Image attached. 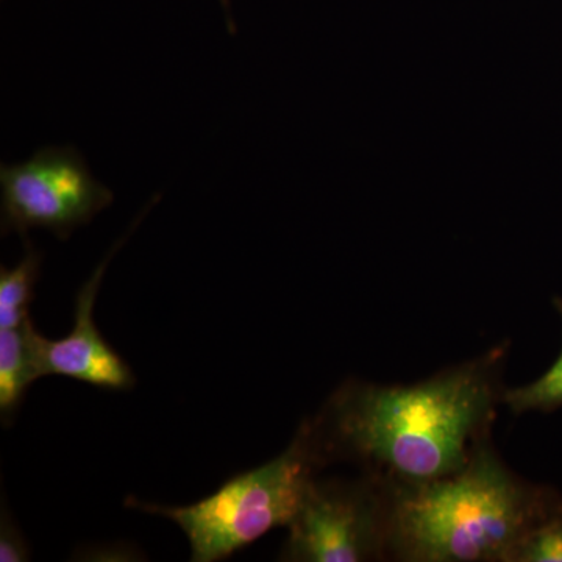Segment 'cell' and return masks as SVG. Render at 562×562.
<instances>
[{
    "label": "cell",
    "instance_id": "1",
    "mask_svg": "<svg viewBox=\"0 0 562 562\" xmlns=\"http://www.w3.org/2000/svg\"><path fill=\"white\" fill-rule=\"evenodd\" d=\"M508 358L502 342L414 384L346 380L306 419L322 460L349 462L391 486L462 471L492 439Z\"/></svg>",
    "mask_w": 562,
    "mask_h": 562
},
{
    "label": "cell",
    "instance_id": "2",
    "mask_svg": "<svg viewBox=\"0 0 562 562\" xmlns=\"http://www.w3.org/2000/svg\"><path fill=\"white\" fill-rule=\"evenodd\" d=\"M386 486L397 562H514L525 538L562 508L560 492L517 475L492 439L453 475Z\"/></svg>",
    "mask_w": 562,
    "mask_h": 562
},
{
    "label": "cell",
    "instance_id": "3",
    "mask_svg": "<svg viewBox=\"0 0 562 562\" xmlns=\"http://www.w3.org/2000/svg\"><path fill=\"white\" fill-rule=\"evenodd\" d=\"M325 468L305 419L283 453L233 476L202 501L162 506L131 498L128 505L179 525L190 542L191 561L217 562L276 528H288L301 509L310 484Z\"/></svg>",
    "mask_w": 562,
    "mask_h": 562
},
{
    "label": "cell",
    "instance_id": "4",
    "mask_svg": "<svg viewBox=\"0 0 562 562\" xmlns=\"http://www.w3.org/2000/svg\"><path fill=\"white\" fill-rule=\"evenodd\" d=\"M391 502L386 484L361 473L319 475L288 525L279 560L286 562L390 561Z\"/></svg>",
    "mask_w": 562,
    "mask_h": 562
},
{
    "label": "cell",
    "instance_id": "5",
    "mask_svg": "<svg viewBox=\"0 0 562 562\" xmlns=\"http://www.w3.org/2000/svg\"><path fill=\"white\" fill-rule=\"evenodd\" d=\"M2 233L44 228L66 241L113 203L72 146L43 147L20 165H2Z\"/></svg>",
    "mask_w": 562,
    "mask_h": 562
},
{
    "label": "cell",
    "instance_id": "6",
    "mask_svg": "<svg viewBox=\"0 0 562 562\" xmlns=\"http://www.w3.org/2000/svg\"><path fill=\"white\" fill-rule=\"evenodd\" d=\"M133 232V231H132ZM128 232L114 244L98 268L85 281L74 303V327L61 339H43V362L46 375H63L95 387L127 391L135 384V375L120 353L113 350L95 327L94 305L103 276L111 258L127 241Z\"/></svg>",
    "mask_w": 562,
    "mask_h": 562
},
{
    "label": "cell",
    "instance_id": "7",
    "mask_svg": "<svg viewBox=\"0 0 562 562\" xmlns=\"http://www.w3.org/2000/svg\"><path fill=\"white\" fill-rule=\"evenodd\" d=\"M43 339L32 319L0 330V413L3 422L13 419L25 392L46 376Z\"/></svg>",
    "mask_w": 562,
    "mask_h": 562
},
{
    "label": "cell",
    "instance_id": "8",
    "mask_svg": "<svg viewBox=\"0 0 562 562\" xmlns=\"http://www.w3.org/2000/svg\"><path fill=\"white\" fill-rule=\"evenodd\" d=\"M43 254L27 246L22 260L14 268L0 269V330L18 327L31 319L29 308L35 294Z\"/></svg>",
    "mask_w": 562,
    "mask_h": 562
},
{
    "label": "cell",
    "instance_id": "9",
    "mask_svg": "<svg viewBox=\"0 0 562 562\" xmlns=\"http://www.w3.org/2000/svg\"><path fill=\"white\" fill-rule=\"evenodd\" d=\"M553 306L562 322V299L554 297ZM502 405L514 416L525 413H553L562 408V349L549 371L535 382L519 387H506Z\"/></svg>",
    "mask_w": 562,
    "mask_h": 562
},
{
    "label": "cell",
    "instance_id": "10",
    "mask_svg": "<svg viewBox=\"0 0 562 562\" xmlns=\"http://www.w3.org/2000/svg\"><path fill=\"white\" fill-rule=\"evenodd\" d=\"M514 562H562V508L525 538Z\"/></svg>",
    "mask_w": 562,
    "mask_h": 562
},
{
    "label": "cell",
    "instance_id": "11",
    "mask_svg": "<svg viewBox=\"0 0 562 562\" xmlns=\"http://www.w3.org/2000/svg\"><path fill=\"white\" fill-rule=\"evenodd\" d=\"M31 560V550L22 538L20 528L13 522L9 512L2 508L0 519V561L24 562Z\"/></svg>",
    "mask_w": 562,
    "mask_h": 562
},
{
    "label": "cell",
    "instance_id": "12",
    "mask_svg": "<svg viewBox=\"0 0 562 562\" xmlns=\"http://www.w3.org/2000/svg\"><path fill=\"white\" fill-rule=\"evenodd\" d=\"M224 5L227 7V0H224Z\"/></svg>",
    "mask_w": 562,
    "mask_h": 562
}]
</instances>
